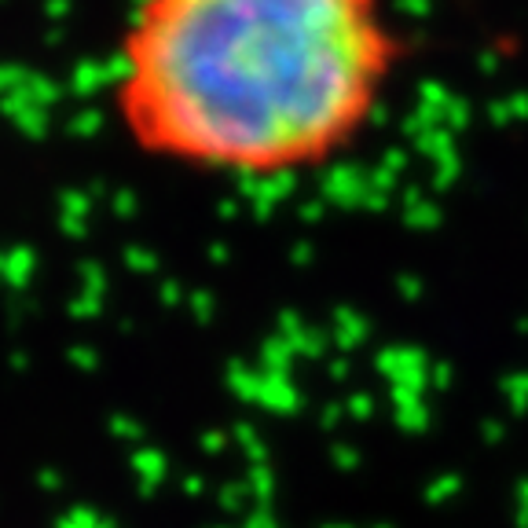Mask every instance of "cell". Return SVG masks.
<instances>
[{
  "mask_svg": "<svg viewBox=\"0 0 528 528\" xmlns=\"http://www.w3.org/2000/svg\"><path fill=\"white\" fill-rule=\"evenodd\" d=\"M407 59L393 0H136L111 100L143 158L276 184L357 151Z\"/></svg>",
  "mask_w": 528,
  "mask_h": 528,
  "instance_id": "6da1fadb",
  "label": "cell"
}]
</instances>
